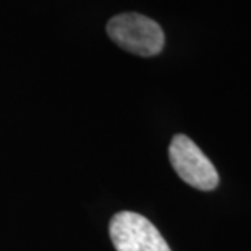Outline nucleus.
<instances>
[{"label": "nucleus", "instance_id": "f257e3e1", "mask_svg": "<svg viewBox=\"0 0 251 251\" xmlns=\"http://www.w3.org/2000/svg\"><path fill=\"white\" fill-rule=\"evenodd\" d=\"M107 34L122 49L141 57L157 55L165 42L161 26L140 13L117 15L107 23Z\"/></svg>", "mask_w": 251, "mask_h": 251}, {"label": "nucleus", "instance_id": "7ed1b4c3", "mask_svg": "<svg viewBox=\"0 0 251 251\" xmlns=\"http://www.w3.org/2000/svg\"><path fill=\"white\" fill-rule=\"evenodd\" d=\"M169 157L178 177L196 190L209 191L219 185V174L209 159L185 135H175Z\"/></svg>", "mask_w": 251, "mask_h": 251}, {"label": "nucleus", "instance_id": "f03ea898", "mask_svg": "<svg viewBox=\"0 0 251 251\" xmlns=\"http://www.w3.org/2000/svg\"><path fill=\"white\" fill-rule=\"evenodd\" d=\"M109 233L117 251H172L156 226L138 212H117Z\"/></svg>", "mask_w": 251, "mask_h": 251}]
</instances>
